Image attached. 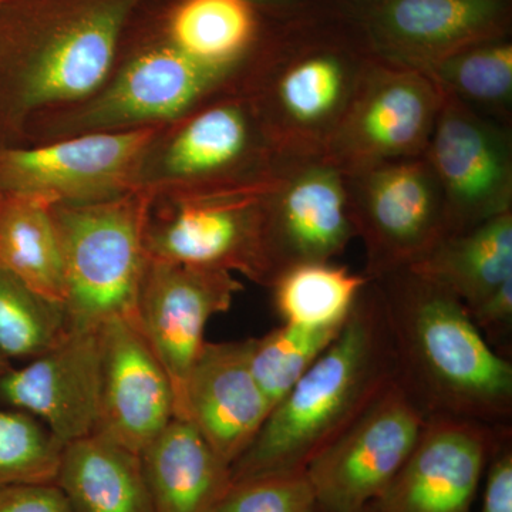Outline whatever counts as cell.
Listing matches in <instances>:
<instances>
[{
	"label": "cell",
	"mask_w": 512,
	"mask_h": 512,
	"mask_svg": "<svg viewBox=\"0 0 512 512\" xmlns=\"http://www.w3.org/2000/svg\"><path fill=\"white\" fill-rule=\"evenodd\" d=\"M137 3H0V148L22 146L30 124L99 92Z\"/></svg>",
	"instance_id": "6da1fadb"
},
{
	"label": "cell",
	"mask_w": 512,
	"mask_h": 512,
	"mask_svg": "<svg viewBox=\"0 0 512 512\" xmlns=\"http://www.w3.org/2000/svg\"><path fill=\"white\" fill-rule=\"evenodd\" d=\"M392 333L397 380L429 417L507 426L512 363L495 352L466 306L409 269L376 279Z\"/></svg>",
	"instance_id": "7a4b0ae2"
},
{
	"label": "cell",
	"mask_w": 512,
	"mask_h": 512,
	"mask_svg": "<svg viewBox=\"0 0 512 512\" xmlns=\"http://www.w3.org/2000/svg\"><path fill=\"white\" fill-rule=\"evenodd\" d=\"M396 376L382 295L370 281L339 335L276 404L251 446L232 464V481L306 470Z\"/></svg>",
	"instance_id": "3957f363"
},
{
	"label": "cell",
	"mask_w": 512,
	"mask_h": 512,
	"mask_svg": "<svg viewBox=\"0 0 512 512\" xmlns=\"http://www.w3.org/2000/svg\"><path fill=\"white\" fill-rule=\"evenodd\" d=\"M375 57L335 45L256 53L239 92L279 160L322 158Z\"/></svg>",
	"instance_id": "277c9868"
},
{
	"label": "cell",
	"mask_w": 512,
	"mask_h": 512,
	"mask_svg": "<svg viewBox=\"0 0 512 512\" xmlns=\"http://www.w3.org/2000/svg\"><path fill=\"white\" fill-rule=\"evenodd\" d=\"M151 201L153 192L136 188L106 201L50 208L62 251L69 329L136 318Z\"/></svg>",
	"instance_id": "5b68a950"
},
{
	"label": "cell",
	"mask_w": 512,
	"mask_h": 512,
	"mask_svg": "<svg viewBox=\"0 0 512 512\" xmlns=\"http://www.w3.org/2000/svg\"><path fill=\"white\" fill-rule=\"evenodd\" d=\"M276 171L231 187L151 191L144 234L148 259L238 272L271 288L265 198Z\"/></svg>",
	"instance_id": "8992f818"
},
{
	"label": "cell",
	"mask_w": 512,
	"mask_h": 512,
	"mask_svg": "<svg viewBox=\"0 0 512 512\" xmlns=\"http://www.w3.org/2000/svg\"><path fill=\"white\" fill-rule=\"evenodd\" d=\"M242 79L244 74L195 62L170 43H161L114 69L92 97L36 120L26 134L39 126L49 141L99 131L170 126L204 104L238 92Z\"/></svg>",
	"instance_id": "52a82bcc"
},
{
	"label": "cell",
	"mask_w": 512,
	"mask_h": 512,
	"mask_svg": "<svg viewBox=\"0 0 512 512\" xmlns=\"http://www.w3.org/2000/svg\"><path fill=\"white\" fill-rule=\"evenodd\" d=\"M279 164L251 103L238 90L165 127L144 158L138 188L231 187L262 180Z\"/></svg>",
	"instance_id": "ba28073f"
},
{
	"label": "cell",
	"mask_w": 512,
	"mask_h": 512,
	"mask_svg": "<svg viewBox=\"0 0 512 512\" xmlns=\"http://www.w3.org/2000/svg\"><path fill=\"white\" fill-rule=\"evenodd\" d=\"M345 183L370 281L409 268L447 237L443 192L426 157L363 168L346 174Z\"/></svg>",
	"instance_id": "9c48e42d"
},
{
	"label": "cell",
	"mask_w": 512,
	"mask_h": 512,
	"mask_svg": "<svg viewBox=\"0 0 512 512\" xmlns=\"http://www.w3.org/2000/svg\"><path fill=\"white\" fill-rule=\"evenodd\" d=\"M167 126L99 131L0 148V192L50 205L92 204L138 188L148 150Z\"/></svg>",
	"instance_id": "30bf717a"
},
{
	"label": "cell",
	"mask_w": 512,
	"mask_h": 512,
	"mask_svg": "<svg viewBox=\"0 0 512 512\" xmlns=\"http://www.w3.org/2000/svg\"><path fill=\"white\" fill-rule=\"evenodd\" d=\"M441 101L426 74L376 56L322 158L346 175L423 156Z\"/></svg>",
	"instance_id": "8fae6325"
},
{
	"label": "cell",
	"mask_w": 512,
	"mask_h": 512,
	"mask_svg": "<svg viewBox=\"0 0 512 512\" xmlns=\"http://www.w3.org/2000/svg\"><path fill=\"white\" fill-rule=\"evenodd\" d=\"M426 423V413L396 377L306 467L318 508L359 512L375 503L402 470Z\"/></svg>",
	"instance_id": "7c38bea8"
},
{
	"label": "cell",
	"mask_w": 512,
	"mask_h": 512,
	"mask_svg": "<svg viewBox=\"0 0 512 512\" xmlns=\"http://www.w3.org/2000/svg\"><path fill=\"white\" fill-rule=\"evenodd\" d=\"M423 156L443 192L448 235L512 211V137L508 124L481 116L443 94Z\"/></svg>",
	"instance_id": "4fadbf2b"
},
{
	"label": "cell",
	"mask_w": 512,
	"mask_h": 512,
	"mask_svg": "<svg viewBox=\"0 0 512 512\" xmlns=\"http://www.w3.org/2000/svg\"><path fill=\"white\" fill-rule=\"evenodd\" d=\"M242 289L241 281L222 269L148 259L134 322L170 377L175 419L184 420L185 386L204 346L205 326L228 312Z\"/></svg>",
	"instance_id": "5bb4252c"
},
{
	"label": "cell",
	"mask_w": 512,
	"mask_h": 512,
	"mask_svg": "<svg viewBox=\"0 0 512 512\" xmlns=\"http://www.w3.org/2000/svg\"><path fill=\"white\" fill-rule=\"evenodd\" d=\"M353 238L345 174L323 158L281 161L265 198L272 284L293 266L332 262Z\"/></svg>",
	"instance_id": "9a60e30c"
},
{
	"label": "cell",
	"mask_w": 512,
	"mask_h": 512,
	"mask_svg": "<svg viewBox=\"0 0 512 512\" xmlns=\"http://www.w3.org/2000/svg\"><path fill=\"white\" fill-rule=\"evenodd\" d=\"M507 426L429 417L412 454L372 512H471Z\"/></svg>",
	"instance_id": "2e32d148"
},
{
	"label": "cell",
	"mask_w": 512,
	"mask_h": 512,
	"mask_svg": "<svg viewBox=\"0 0 512 512\" xmlns=\"http://www.w3.org/2000/svg\"><path fill=\"white\" fill-rule=\"evenodd\" d=\"M99 329H69L53 348L10 367L0 377V402L36 417L62 446L92 436L100 417Z\"/></svg>",
	"instance_id": "e0dca14e"
},
{
	"label": "cell",
	"mask_w": 512,
	"mask_h": 512,
	"mask_svg": "<svg viewBox=\"0 0 512 512\" xmlns=\"http://www.w3.org/2000/svg\"><path fill=\"white\" fill-rule=\"evenodd\" d=\"M507 18V0H375L366 36L380 59L424 73L458 50L504 37Z\"/></svg>",
	"instance_id": "ac0fdd59"
},
{
	"label": "cell",
	"mask_w": 512,
	"mask_h": 512,
	"mask_svg": "<svg viewBox=\"0 0 512 512\" xmlns=\"http://www.w3.org/2000/svg\"><path fill=\"white\" fill-rule=\"evenodd\" d=\"M100 417L94 434L141 454L175 419L170 377L134 319L100 326Z\"/></svg>",
	"instance_id": "d6986e66"
},
{
	"label": "cell",
	"mask_w": 512,
	"mask_h": 512,
	"mask_svg": "<svg viewBox=\"0 0 512 512\" xmlns=\"http://www.w3.org/2000/svg\"><path fill=\"white\" fill-rule=\"evenodd\" d=\"M251 339L205 342L185 386L184 420L232 466L272 412L249 363Z\"/></svg>",
	"instance_id": "ffe728a7"
},
{
	"label": "cell",
	"mask_w": 512,
	"mask_h": 512,
	"mask_svg": "<svg viewBox=\"0 0 512 512\" xmlns=\"http://www.w3.org/2000/svg\"><path fill=\"white\" fill-rule=\"evenodd\" d=\"M154 512H218L231 466L187 420L174 419L140 454Z\"/></svg>",
	"instance_id": "44dd1931"
},
{
	"label": "cell",
	"mask_w": 512,
	"mask_h": 512,
	"mask_svg": "<svg viewBox=\"0 0 512 512\" xmlns=\"http://www.w3.org/2000/svg\"><path fill=\"white\" fill-rule=\"evenodd\" d=\"M56 484L73 512H154L140 454L100 434L63 446Z\"/></svg>",
	"instance_id": "7402d4cb"
},
{
	"label": "cell",
	"mask_w": 512,
	"mask_h": 512,
	"mask_svg": "<svg viewBox=\"0 0 512 512\" xmlns=\"http://www.w3.org/2000/svg\"><path fill=\"white\" fill-rule=\"evenodd\" d=\"M407 269L473 308L512 276V211L447 235Z\"/></svg>",
	"instance_id": "603a6c76"
},
{
	"label": "cell",
	"mask_w": 512,
	"mask_h": 512,
	"mask_svg": "<svg viewBox=\"0 0 512 512\" xmlns=\"http://www.w3.org/2000/svg\"><path fill=\"white\" fill-rule=\"evenodd\" d=\"M167 30V43L195 62L244 76L258 53V13L248 0H181Z\"/></svg>",
	"instance_id": "cb8c5ba5"
},
{
	"label": "cell",
	"mask_w": 512,
	"mask_h": 512,
	"mask_svg": "<svg viewBox=\"0 0 512 512\" xmlns=\"http://www.w3.org/2000/svg\"><path fill=\"white\" fill-rule=\"evenodd\" d=\"M50 208L32 195L0 192V269L64 305L62 251Z\"/></svg>",
	"instance_id": "d4e9b609"
},
{
	"label": "cell",
	"mask_w": 512,
	"mask_h": 512,
	"mask_svg": "<svg viewBox=\"0 0 512 512\" xmlns=\"http://www.w3.org/2000/svg\"><path fill=\"white\" fill-rule=\"evenodd\" d=\"M424 74L446 96L511 126L512 45L505 37L458 50Z\"/></svg>",
	"instance_id": "484cf974"
},
{
	"label": "cell",
	"mask_w": 512,
	"mask_h": 512,
	"mask_svg": "<svg viewBox=\"0 0 512 512\" xmlns=\"http://www.w3.org/2000/svg\"><path fill=\"white\" fill-rule=\"evenodd\" d=\"M369 284L365 274L346 266L316 262L282 272L269 289L274 292L275 309L282 322L322 328L345 323Z\"/></svg>",
	"instance_id": "4316f807"
},
{
	"label": "cell",
	"mask_w": 512,
	"mask_h": 512,
	"mask_svg": "<svg viewBox=\"0 0 512 512\" xmlns=\"http://www.w3.org/2000/svg\"><path fill=\"white\" fill-rule=\"evenodd\" d=\"M67 330L63 305L0 269V353L9 362L35 359L59 343Z\"/></svg>",
	"instance_id": "83f0119b"
},
{
	"label": "cell",
	"mask_w": 512,
	"mask_h": 512,
	"mask_svg": "<svg viewBox=\"0 0 512 512\" xmlns=\"http://www.w3.org/2000/svg\"><path fill=\"white\" fill-rule=\"evenodd\" d=\"M343 325L311 328L282 323L261 338H251L252 375L272 410L325 352Z\"/></svg>",
	"instance_id": "f1b7e54d"
},
{
	"label": "cell",
	"mask_w": 512,
	"mask_h": 512,
	"mask_svg": "<svg viewBox=\"0 0 512 512\" xmlns=\"http://www.w3.org/2000/svg\"><path fill=\"white\" fill-rule=\"evenodd\" d=\"M62 450L36 417L0 402V490L56 483Z\"/></svg>",
	"instance_id": "f546056e"
},
{
	"label": "cell",
	"mask_w": 512,
	"mask_h": 512,
	"mask_svg": "<svg viewBox=\"0 0 512 512\" xmlns=\"http://www.w3.org/2000/svg\"><path fill=\"white\" fill-rule=\"evenodd\" d=\"M306 470L266 473L235 481L218 512H316Z\"/></svg>",
	"instance_id": "4dcf8cb0"
},
{
	"label": "cell",
	"mask_w": 512,
	"mask_h": 512,
	"mask_svg": "<svg viewBox=\"0 0 512 512\" xmlns=\"http://www.w3.org/2000/svg\"><path fill=\"white\" fill-rule=\"evenodd\" d=\"M467 311L488 345L507 357L511 352L512 276Z\"/></svg>",
	"instance_id": "1f68e13d"
},
{
	"label": "cell",
	"mask_w": 512,
	"mask_h": 512,
	"mask_svg": "<svg viewBox=\"0 0 512 512\" xmlns=\"http://www.w3.org/2000/svg\"><path fill=\"white\" fill-rule=\"evenodd\" d=\"M0 512H73L56 483L22 484L0 490Z\"/></svg>",
	"instance_id": "d6a6232c"
},
{
	"label": "cell",
	"mask_w": 512,
	"mask_h": 512,
	"mask_svg": "<svg viewBox=\"0 0 512 512\" xmlns=\"http://www.w3.org/2000/svg\"><path fill=\"white\" fill-rule=\"evenodd\" d=\"M480 512H512L511 437L498 447L485 471Z\"/></svg>",
	"instance_id": "836d02e7"
},
{
	"label": "cell",
	"mask_w": 512,
	"mask_h": 512,
	"mask_svg": "<svg viewBox=\"0 0 512 512\" xmlns=\"http://www.w3.org/2000/svg\"><path fill=\"white\" fill-rule=\"evenodd\" d=\"M256 8L291 9L298 5L301 0H248Z\"/></svg>",
	"instance_id": "e575fe53"
},
{
	"label": "cell",
	"mask_w": 512,
	"mask_h": 512,
	"mask_svg": "<svg viewBox=\"0 0 512 512\" xmlns=\"http://www.w3.org/2000/svg\"><path fill=\"white\" fill-rule=\"evenodd\" d=\"M13 366L12 362H9L8 359H6L5 356L0 353V377L5 375L6 372L10 369V367Z\"/></svg>",
	"instance_id": "d590c367"
},
{
	"label": "cell",
	"mask_w": 512,
	"mask_h": 512,
	"mask_svg": "<svg viewBox=\"0 0 512 512\" xmlns=\"http://www.w3.org/2000/svg\"><path fill=\"white\" fill-rule=\"evenodd\" d=\"M316 512H328V511H323V510H320V508H318V510H316ZM359 512H372V511H370L369 507H366L365 510H362V511H359Z\"/></svg>",
	"instance_id": "8d00e7d4"
},
{
	"label": "cell",
	"mask_w": 512,
	"mask_h": 512,
	"mask_svg": "<svg viewBox=\"0 0 512 512\" xmlns=\"http://www.w3.org/2000/svg\"><path fill=\"white\" fill-rule=\"evenodd\" d=\"M367 2L372 3L375 2V0H367Z\"/></svg>",
	"instance_id": "74e56055"
},
{
	"label": "cell",
	"mask_w": 512,
	"mask_h": 512,
	"mask_svg": "<svg viewBox=\"0 0 512 512\" xmlns=\"http://www.w3.org/2000/svg\"><path fill=\"white\" fill-rule=\"evenodd\" d=\"M0 2H5V0H0Z\"/></svg>",
	"instance_id": "f35d334b"
},
{
	"label": "cell",
	"mask_w": 512,
	"mask_h": 512,
	"mask_svg": "<svg viewBox=\"0 0 512 512\" xmlns=\"http://www.w3.org/2000/svg\"><path fill=\"white\" fill-rule=\"evenodd\" d=\"M0 3H2V2H0Z\"/></svg>",
	"instance_id": "ab89813d"
}]
</instances>
